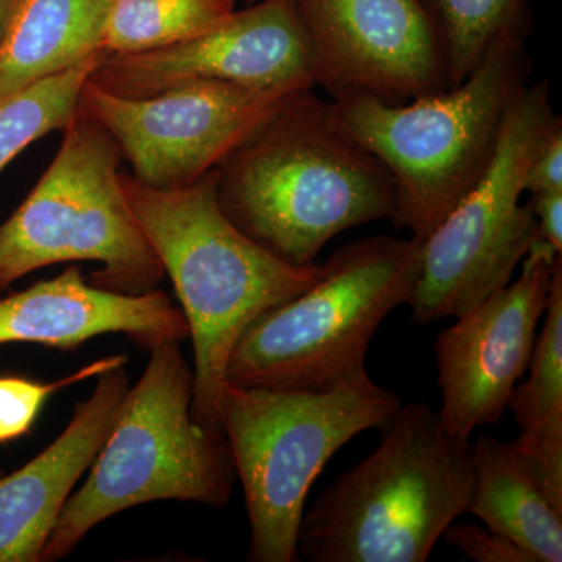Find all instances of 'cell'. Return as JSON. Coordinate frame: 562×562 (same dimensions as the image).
Here are the masks:
<instances>
[{
    "label": "cell",
    "mask_w": 562,
    "mask_h": 562,
    "mask_svg": "<svg viewBox=\"0 0 562 562\" xmlns=\"http://www.w3.org/2000/svg\"><path fill=\"white\" fill-rule=\"evenodd\" d=\"M214 177L225 216L295 266L316 262L339 233L395 217L390 172L313 90L291 94Z\"/></svg>",
    "instance_id": "cell-1"
},
{
    "label": "cell",
    "mask_w": 562,
    "mask_h": 562,
    "mask_svg": "<svg viewBox=\"0 0 562 562\" xmlns=\"http://www.w3.org/2000/svg\"><path fill=\"white\" fill-rule=\"evenodd\" d=\"M136 221L176 290L194 349L192 417L222 431L221 397L233 347L247 327L319 279L239 231L222 211L214 169L179 190H155L121 172Z\"/></svg>",
    "instance_id": "cell-2"
},
{
    "label": "cell",
    "mask_w": 562,
    "mask_h": 562,
    "mask_svg": "<svg viewBox=\"0 0 562 562\" xmlns=\"http://www.w3.org/2000/svg\"><path fill=\"white\" fill-rule=\"evenodd\" d=\"M472 442L443 430L425 402L401 405L380 446L305 512L299 557L310 562H424L465 514Z\"/></svg>",
    "instance_id": "cell-3"
},
{
    "label": "cell",
    "mask_w": 562,
    "mask_h": 562,
    "mask_svg": "<svg viewBox=\"0 0 562 562\" xmlns=\"http://www.w3.org/2000/svg\"><path fill=\"white\" fill-rule=\"evenodd\" d=\"M519 36L502 40L457 87L403 103L331 101L339 124L390 172L397 227L425 241L490 168L532 63Z\"/></svg>",
    "instance_id": "cell-4"
},
{
    "label": "cell",
    "mask_w": 562,
    "mask_h": 562,
    "mask_svg": "<svg viewBox=\"0 0 562 562\" xmlns=\"http://www.w3.org/2000/svg\"><path fill=\"white\" fill-rule=\"evenodd\" d=\"M180 342L151 347L146 371L128 387L87 482L70 495L41 562L68 558L114 514L173 501L224 508L236 480L222 431L192 417L194 371Z\"/></svg>",
    "instance_id": "cell-5"
},
{
    "label": "cell",
    "mask_w": 562,
    "mask_h": 562,
    "mask_svg": "<svg viewBox=\"0 0 562 562\" xmlns=\"http://www.w3.org/2000/svg\"><path fill=\"white\" fill-rule=\"evenodd\" d=\"M401 405L368 372L327 391L224 384L221 428L249 516L247 560H301L299 530L313 483L355 436L386 430Z\"/></svg>",
    "instance_id": "cell-6"
},
{
    "label": "cell",
    "mask_w": 562,
    "mask_h": 562,
    "mask_svg": "<svg viewBox=\"0 0 562 562\" xmlns=\"http://www.w3.org/2000/svg\"><path fill=\"white\" fill-rule=\"evenodd\" d=\"M422 241L379 235L333 251L319 279L251 322L233 347L225 380L236 386L327 391L366 373L380 325L408 302Z\"/></svg>",
    "instance_id": "cell-7"
},
{
    "label": "cell",
    "mask_w": 562,
    "mask_h": 562,
    "mask_svg": "<svg viewBox=\"0 0 562 562\" xmlns=\"http://www.w3.org/2000/svg\"><path fill=\"white\" fill-rule=\"evenodd\" d=\"M38 183L0 221V291L50 265L95 261L90 283L122 294L157 290L165 271L122 188V154L76 113Z\"/></svg>",
    "instance_id": "cell-8"
},
{
    "label": "cell",
    "mask_w": 562,
    "mask_h": 562,
    "mask_svg": "<svg viewBox=\"0 0 562 562\" xmlns=\"http://www.w3.org/2000/svg\"><path fill=\"white\" fill-rule=\"evenodd\" d=\"M554 113L546 80L517 95L490 168L425 241L406 305L419 325L462 316L512 283L539 239L530 203H520L536 140Z\"/></svg>",
    "instance_id": "cell-9"
},
{
    "label": "cell",
    "mask_w": 562,
    "mask_h": 562,
    "mask_svg": "<svg viewBox=\"0 0 562 562\" xmlns=\"http://www.w3.org/2000/svg\"><path fill=\"white\" fill-rule=\"evenodd\" d=\"M294 92L201 80L135 99L88 80L77 113L109 133L136 180L179 190L213 171Z\"/></svg>",
    "instance_id": "cell-10"
},
{
    "label": "cell",
    "mask_w": 562,
    "mask_h": 562,
    "mask_svg": "<svg viewBox=\"0 0 562 562\" xmlns=\"http://www.w3.org/2000/svg\"><path fill=\"white\" fill-rule=\"evenodd\" d=\"M310 47L314 85L333 101L403 103L449 88L422 0H292Z\"/></svg>",
    "instance_id": "cell-11"
},
{
    "label": "cell",
    "mask_w": 562,
    "mask_h": 562,
    "mask_svg": "<svg viewBox=\"0 0 562 562\" xmlns=\"http://www.w3.org/2000/svg\"><path fill=\"white\" fill-rule=\"evenodd\" d=\"M201 80L313 90L312 47L292 0H258L214 31L161 49L105 54L90 77L103 91L135 99Z\"/></svg>",
    "instance_id": "cell-12"
},
{
    "label": "cell",
    "mask_w": 562,
    "mask_h": 562,
    "mask_svg": "<svg viewBox=\"0 0 562 562\" xmlns=\"http://www.w3.org/2000/svg\"><path fill=\"white\" fill-rule=\"evenodd\" d=\"M558 254L536 239L519 279L457 317L436 338L443 430L471 439L479 427L502 419L509 395L522 379L546 313Z\"/></svg>",
    "instance_id": "cell-13"
},
{
    "label": "cell",
    "mask_w": 562,
    "mask_h": 562,
    "mask_svg": "<svg viewBox=\"0 0 562 562\" xmlns=\"http://www.w3.org/2000/svg\"><path fill=\"white\" fill-rule=\"evenodd\" d=\"M122 333L144 350L190 338L180 306L166 292L122 294L94 286L79 266L0 299V346L40 344L74 350L95 336Z\"/></svg>",
    "instance_id": "cell-14"
},
{
    "label": "cell",
    "mask_w": 562,
    "mask_h": 562,
    "mask_svg": "<svg viewBox=\"0 0 562 562\" xmlns=\"http://www.w3.org/2000/svg\"><path fill=\"white\" fill-rule=\"evenodd\" d=\"M128 387L125 366L102 372L61 435L16 472L0 476V562H41L74 486L101 452Z\"/></svg>",
    "instance_id": "cell-15"
},
{
    "label": "cell",
    "mask_w": 562,
    "mask_h": 562,
    "mask_svg": "<svg viewBox=\"0 0 562 562\" xmlns=\"http://www.w3.org/2000/svg\"><path fill=\"white\" fill-rule=\"evenodd\" d=\"M113 0H21L0 50V99L105 54Z\"/></svg>",
    "instance_id": "cell-16"
},
{
    "label": "cell",
    "mask_w": 562,
    "mask_h": 562,
    "mask_svg": "<svg viewBox=\"0 0 562 562\" xmlns=\"http://www.w3.org/2000/svg\"><path fill=\"white\" fill-rule=\"evenodd\" d=\"M465 514L519 546L535 562L562 561V513L517 460L509 442L480 435L472 442Z\"/></svg>",
    "instance_id": "cell-17"
},
{
    "label": "cell",
    "mask_w": 562,
    "mask_h": 562,
    "mask_svg": "<svg viewBox=\"0 0 562 562\" xmlns=\"http://www.w3.org/2000/svg\"><path fill=\"white\" fill-rule=\"evenodd\" d=\"M430 16L449 88L482 65L502 40L531 32L528 0H422Z\"/></svg>",
    "instance_id": "cell-18"
},
{
    "label": "cell",
    "mask_w": 562,
    "mask_h": 562,
    "mask_svg": "<svg viewBox=\"0 0 562 562\" xmlns=\"http://www.w3.org/2000/svg\"><path fill=\"white\" fill-rule=\"evenodd\" d=\"M236 0H113L103 52L161 49L214 31L235 13Z\"/></svg>",
    "instance_id": "cell-19"
},
{
    "label": "cell",
    "mask_w": 562,
    "mask_h": 562,
    "mask_svg": "<svg viewBox=\"0 0 562 562\" xmlns=\"http://www.w3.org/2000/svg\"><path fill=\"white\" fill-rule=\"evenodd\" d=\"M546 324L536 336L527 382L514 387L508 406L524 436L562 441V255L554 261Z\"/></svg>",
    "instance_id": "cell-20"
},
{
    "label": "cell",
    "mask_w": 562,
    "mask_h": 562,
    "mask_svg": "<svg viewBox=\"0 0 562 562\" xmlns=\"http://www.w3.org/2000/svg\"><path fill=\"white\" fill-rule=\"evenodd\" d=\"M103 55L0 99V172L33 143L72 121L80 92Z\"/></svg>",
    "instance_id": "cell-21"
},
{
    "label": "cell",
    "mask_w": 562,
    "mask_h": 562,
    "mask_svg": "<svg viewBox=\"0 0 562 562\" xmlns=\"http://www.w3.org/2000/svg\"><path fill=\"white\" fill-rule=\"evenodd\" d=\"M127 366L125 355L102 358L52 383L35 382L24 376H0V443L16 441L32 430L41 409L55 392L74 384L98 379L102 372Z\"/></svg>",
    "instance_id": "cell-22"
},
{
    "label": "cell",
    "mask_w": 562,
    "mask_h": 562,
    "mask_svg": "<svg viewBox=\"0 0 562 562\" xmlns=\"http://www.w3.org/2000/svg\"><path fill=\"white\" fill-rule=\"evenodd\" d=\"M441 539L476 562H535L530 554L509 539L476 525L454 520L442 532Z\"/></svg>",
    "instance_id": "cell-23"
},
{
    "label": "cell",
    "mask_w": 562,
    "mask_h": 562,
    "mask_svg": "<svg viewBox=\"0 0 562 562\" xmlns=\"http://www.w3.org/2000/svg\"><path fill=\"white\" fill-rule=\"evenodd\" d=\"M525 191L531 194L562 191V120L557 113L550 116L536 140L525 173Z\"/></svg>",
    "instance_id": "cell-24"
},
{
    "label": "cell",
    "mask_w": 562,
    "mask_h": 562,
    "mask_svg": "<svg viewBox=\"0 0 562 562\" xmlns=\"http://www.w3.org/2000/svg\"><path fill=\"white\" fill-rule=\"evenodd\" d=\"M530 203L539 238L552 244L558 254H562V191H546L531 194Z\"/></svg>",
    "instance_id": "cell-25"
},
{
    "label": "cell",
    "mask_w": 562,
    "mask_h": 562,
    "mask_svg": "<svg viewBox=\"0 0 562 562\" xmlns=\"http://www.w3.org/2000/svg\"><path fill=\"white\" fill-rule=\"evenodd\" d=\"M21 0H0V50L9 36Z\"/></svg>",
    "instance_id": "cell-26"
},
{
    "label": "cell",
    "mask_w": 562,
    "mask_h": 562,
    "mask_svg": "<svg viewBox=\"0 0 562 562\" xmlns=\"http://www.w3.org/2000/svg\"><path fill=\"white\" fill-rule=\"evenodd\" d=\"M249 3L258 2V0H247Z\"/></svg>",
    "instance_id": "cell-27"
},
{
    "label": "cell",
    "mask_w": 562,
    "mask_h": 562,
    "mask_svg": "<svg viewBox=\"0 0 562 562\" xmlns=\"http://www.w3.org/2000/svg\"><path fill=\"white\" fill-rule=\"evenodd\" d=\"M2 475H3V471H2V469H0V476H2Z\"/></svg>",
    "instance_id": "cell-28"
}]
</instances>
